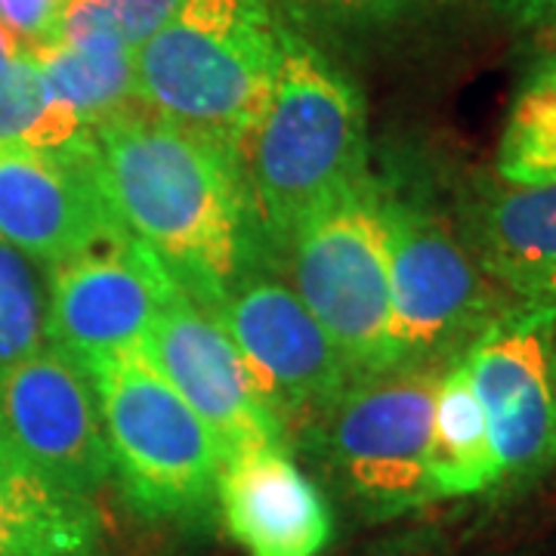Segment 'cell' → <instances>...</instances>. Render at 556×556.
Segmentation results:
<instances>
[{"label": "cell", "mask_w": 556, "mask_h": 556, "mask_svg": "<svg viewBox=\"0 0 556 556\" xmlns=\"http://www.w3.org/2000/svg\"><path fill=\"white\" fill-rule=\"evenodd\" d=\"M497 20L507 22L514 31L535 35L556 20V0H485Z\"/></svg>", "instance_id": "d4e9b609"}, {"label": "cell", "mask_w": 556, "mask_h": 556, "mask_svg": "<svg viewBox=\"0 0 556 556\" xmlns=\"http://www.w3.org/2000/svg\"><path fill=\"white\" fill-rule=\"evenodd\" d=\"M174 278L130 236L109 239L50 266L43 334L75 365L139 350Z\"/></svg>", "instance_id": "4fadbf2b"}, {"label": "cell", "mask_w": 556, "mask_h": 556, "mask_svg": "<svg viewBox=\"0 0 556 556\" xmlns=\"http://www.w3.org/2000/svg\"><path fill=\"white\" fill-rule=\"evenodd\" d=\"M278 22L328 50H353L433 16L448 0H266Z\"/></svg>", "instance_id": "d6986e66"}, {"label": "cell", "mask_w": 556, "mask_h": 556, "mask_svg": "<svg viewBox=\"0 0 556 556\" xmlns=\"http://www.w3.org/2000/svg\"><path fill=\"white\" fill-rule=\"evenodd\" d=\"M396 368H445L507 306L467 241L430 207L380 186Z\"/></svg>", "instance_id": "8992f818"}, {"label": "cell", "mask_w": 556, "mask_h": 556, "mask_svg": "<svg viewBox=\"0 0 556 556\" xmlns=\"http://www.w3.org/2000/svg\"><path fill=\"white\" fill-rule=\"evenodd\" d=\"M53 97L68 105L87 127L137 102L134 50L115 38L56 40L28 50Z\"/></svg>", "instance_id": "ac0fdd59"}, {"label": "cell", "mask_w": 556, "mask_h": 556, "mask_svg": "<svg viewBox=\"0 0 556 556\" xmlns=\"http://www.w3.org/2000/svg\"><path fill=\"white\" fill-rule=\"evenodd\" d=\"M460 239L514 303L556 309V182L489 189L467 211Z\"/></svg>", "instance_id": "9a60e30c"}, {"label": "cell", "mask_w": 556, "mask_h": 556, "mask_svg": "<svg viewBox=\"0 0 556 556\" xmlns=\"http://www.w3.org/2000/svg\"><path fill=\"white\" fill-rule=\"evenodd\" d=\"M47 298L31 269V260L0 239V368L38 353Z\"/></svg>", "instance_id": "7402d4cb"}, {"label": "cell", "mask_w": 556, "mask_h": 556, "mask_svg": "<svg viewBox=\"0 0 556 556\" xmlns=\"http://www.w3.org/2000/svg\"><path fill=\"white\" fill-rule=\"evenodd\" d=\"M182 0H68L60 38H115L127 50H137L179 10Z\"/></svg>", "instance_id": "603a6c76"}, {"label": "cell", "mask_w": 556, "mask_h": 556, "mask_svg": "<svg viewBox=\"0 0 556 556\" xmlns=\"http://www.w3.org/2000/svg\"><path fill=\"white\" fill-rule=\"evenodd\" d=\"M100 408L112 477L142 517L204 522L217 510L219 452L207 427L139 350L80 365Z\"/></svg>", "instance_id": "277c9868"}, {"label": "cell", "mask_w": 556, "mask_h": 556, "mask_svg": "<svg viewBox=\"0 0 556 556\" xmlns=\"http://www.w3.org/2000/svg\"><path fill=\"white\" fill-rule=\"evenodd\" d=\"M211 316L285 427L294 417L316 420L356 380L298 291L278 278L244 273Z\"/></svg>", "instance_id": "30bf717a"}, {"label": "cell", "mask_w": 556, "mask_h": 556, "mask_svg": "<svg viewBox=\"0 0 556 556\" xmlns=\"http://www.w3.org/2000/svg\"><path fill=\"white\" fill-rule=\"evenodd\" d=\"M93 497L43 479L0 445V556H97Z\"/></svg>", "instance_id": "2e32d148"}, {"label": "cell", "mask_w": 556, "mask_h": 556, "mask_svg": "<svg viewBox=\"0 0 556 556\" xmlns=\"http://www.w3.org/2000/svg\"><path fill=\"white\" fill-rule=\"evenodd\" d=\"M285 254L294 291L353 378L393 371L390 254L380 182L365 177L300 223Z\"/></svg>", "instance_id": "5b68a950"}, {"label": "cell", "mask_w": 556, "mask_h": 556, "mask_svg": "<svg viewBox=\"0 0 556 556\" xmlns=\"http://www.w3.org/2000/svg\"><path fill=\"white\" fill-rule=\"evenodd\" d=\"M0 445L68 492L93 497L112 477L87 375L53 346L0 368Z\"/></svg>", "instance_id": "8fae6325"}, {"label": "cell", "mask_w": 556, "mask_h": 556, "mask_svg": "<svg viewBox=\"0 0 556 556\" xmlns=\"http://www.w3.org/2000/svg\"><path fill=\"white\" fill-rule=\"evenodd\" d=\"M489 427L495 489L556 467V309L514 303L460 353Z\"/></svg>", "instance_id": "ba28073f"}, {"label": "cell", "mask_w": 556, "mask_h": 556, "mask_svg": "<svg viewBox=\"0 0 556 556\" xmlns=\"http://www.w3.org/2000/svg\"><path fill=\"white\" fill-rule=\"evenodd\" d=\"M433 497H470L495 492V457L464 356L457 353L439 375L430 439Z\"/></svg>", "instance_id": "e0dca14e"}, {"label": "cell", "mask_w": 556, "mask_h": 556, "mask_svg": "<svg viewBox=\"0 0 556 556\" xmlns=\"http://www.w3.org/2000/svg\"><path fill=\"white\" fill-rule=\"evenodd\" d=\"M217 510L248 556H318L334 532L325 497L288 448H254L223 460Z\"/></svg>", "instance_id": "5bb4252c"}, {"label": "cell", "mask_w": 556, "mask_h": 556, "mask_svg": "<svg viewBox=\"0 0 556 556\" xmlns=\"http://www.w3.org/2000/svg\"><path fill=\"white\" fill-rule=\"evenodd\" d=\"M239 161L257 236L281 254L303 219L371 177L362 87L285 22L273 93Z\"/></svg>", "instance_id": "7a4b0ae2"}, {"label": "cell", "mask_w": 556, "mask_h": 556, "mask_svg": "<svg viewBox=\"0 0 556 556\" xmlns=\"http://www.w3.org/2000/svg\"><path fill=\"white\" fill-rule=\"evenodd\" d=\"M278 20L266 0H182L134 50L137 102L241 152L273 93Z\"/></svg>", "instance_id": "3957f363"}, {"label": "cell", "mask_w": 556, "mask_h": 556, "mask_svg": "<svg viewBox=\"0 0 556 556\" xmlns=\"http://www.w3.org/2000/svg\"><path fill=\"white\" fill-rule=\"evenodd\" d=\"M495 174L504 186L556 182V60H535L507 112Z\"/></svg>", "instance_id": "ffe728a7"}, {"label": "cell", "mask_w": 556, "mask_h": 556, "mask_svg": "<svg viewBox=\"0 0 556 556\" xmlns=\"http://www.w3.org/2000/svg\"><path fill=\"white\" fill-rule=\"evenodd\" d=\"M84 130L90 127L53 97L28 50L0 75V146L56 149Z\"/></svg>", "instance_id": "44dd1931"}, {"label": "cell", "mask_w": 556, "mask_h": 556, "mask_svg": "<svg viewBox=\"0 0 556 556\" xmlns=\"http://www.w3.org/2000/svg\"><path fill=\"white\" fill-rule=\"evenodd\" d=\"M90 134L124 232L146 244L201 309L217 313L248 273L257 232L239 152L139 102L97 121Z\"/></svg>", "instance_id": "6da1fadb"}, {"label": "cell", "mask_w": 556, "mask_h": 556, "mask_svg": "<svg viewBox=\"0 0 556 556\" xmlns=\"http://www.w3.org/2000/svg\"><path fill=\"white\" fill-rule=\"evenodd\" d=\"M22 53H25V47L20 43V38H16L10 28L0 25V75H3L13 62L20 60Z\"/></svg>", "instance_id": "484cf974"}, {"label": "cell", "mask_w": 556, "mask_h": 556, "mask_svg": "<svg viewBox=\"0 0 556 556\" xmlns=\"http://www.w3.org/2000/svg\"><path fill=\"white\" fill-rule=\"evenodd\" d=\"M139 353L207 427L219 464L254 448H288V427L257 396L229 334L177 281L164 288Z\"/></svg>", "instance_id": "9c48e42d"}, {"label": "cell", "mask_w": 556, "mask_h": 556, "mask_svg": "<svg viewBox=\"0 0 556 556\" xmlns=\"http://www.w3.org/2000/svg\"><path fill=\"white\" fill-rule=\"evenodd\" d=\"M532 38H535V60H556V20L535 31Z\"/></svg>", "instance_id": "4316f807"}, {"label": "cell", "mask_w": 556, "mask_h": 556, "mask_svg": "<svg viewBox=\"0 0 556 556\" xmlns=\"http://www.w3.org/2000/svg\"><path fill=\"white\" fill-rule=\"evenodd\" d=\"M439 375V368H396L350 380L316 417V439L328 464L375 517L437 501L430 439Z\"/></svg>", "instance_id": "52a82bcc"}, {"label": "cell", "mask_w": 556, "mask_h": 556, "mask_svg": "<svg viewBox=\"0 0 556 556\" xmlns=\"http://www.w3.org/2000/svg\"><path fill=\"white\" fill-rule=\"evenodd\" d=\"M68 0H0V25L10 28L25 50L56 43Z\"/></svg>", "instance_id": "cb8c5ba5"}, {"label": "cell", "mask_w": 556, "mask_h": 556, "mask_svg": "<svg viewBox=\"0 0 556 556\" xmlns=\"http://www.w3.org/2000/svg\"><path fill=\"white\" fill-rule=\"evenodd\" d=\"M127 236L105 189L93 134L65 146H0V239L28 260L56 266Z\"/></svg>", "instance_id": "7c38bea8"}]
</instances>
